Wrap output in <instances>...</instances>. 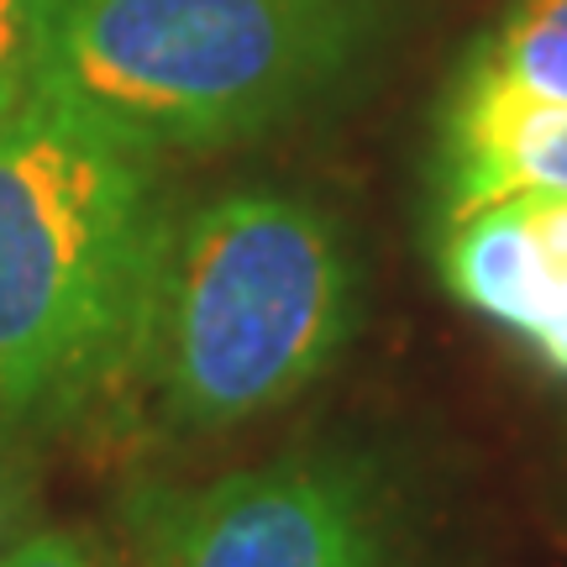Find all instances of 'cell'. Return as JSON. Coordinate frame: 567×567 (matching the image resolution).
I'll return each mask as SVG.
<instances>
[{"instance_id": "1", "label": "cell", "mask_w": 567, "mask_h": 567, "mask_svg": "<svg viewBox=\"0 0 567 567\" xmlns=\"http://www.w3.org/2000/svg\"><path fill=\"white\" fill-rule=\"evenodd\" d=\"M168 231L153 147L53 84L0 111V425L59 431L137 379Z\"/></svg>"}, {"instance_id": "2", "label": "cell", "mask_w": 567, "mask_h": 567, "mask_svg": "<svg viewBox=\"0 0 567 567\" xmlns=\"http://www.w3.org/2000/svg\"><path fill=\"white\" fill-rule=\"evenodd\" d=\"M352 321L358 279L337 221L279 189H231L168 231L137 379L174 431L216 436L300 400Z\"/></svg>"}, {"instance_id": "3", "label": "cell", "mask_w": 567, "mask_h": 567, "mask_svg": "<svg viewBox=\"0 0 567 567\" xmlns=\"http://www.w3.org/2000/svg\"><path fill=\"white\" fill-rule=\"evenodd\" d=\"M352 42V0H53L38 84L153 153L221 147L310 101Z\"/></svg>"}, {"instance_id": "4", "label": "cell", "mask_w": 567, "mask_h": 567, "mask_svg": "<svg viewBox=\"0 0 567 567\" xmlns=\"http://www.w3.org/2000/svg\"><path fill=\"white\" fill-rule=\"evenodd\" d=\"M132 530L137 567H421L384 478L331 452L142 488Z\"/></svg>"}, {"instance_id": "5", "label": "cell", "mask_w": 567, "mask_h": 567, "mask_svg": "<svg viewBox=\"0 0 567 567\" xmlns=\"http://www.w3.org/2000/svg\"><path fill=\"white\" fill-rule=\"evenodd\" d=\"M442 284L567 379V200L505 195L446 216Z\"/></svg>"}, {"instance_id": "6", "label": "cell", "mask_w": 567, "mask_h": 567, "mask_svg": "<svg viewBox=\"0 0 567 567\" xmlns=\"http://www.w3.org/2000/svg\"><path fill=\"white\" fill-rule=\"evenodd\" d=\"M505 195L567 200V101H536L467 74L442 122L446 216Z\"/></svg>"}, {"instance_id": "7", "label": "cell", "mask_w": 567, "mask_h": 567, "mask_svg": "<svg viewBox=\"0 0 567 567\" xmlns=\"http://www.w3.org/2000/svg\"><path fill=\"white\" fill-rule=\"evenodd\" d=\"M467 74L536 101H567V0H509Z\"/></svg>"}, {"instance_id": "8", "label": "cell", "mask_w": 567, "mask_h": 567, "mask_svg": "<svg viewBox=\"0 0 567 567\" xmlns=\"http://www.w3.org/2000/svg\"><path fill=\"white\" fill-rule=\"evenodd\" d=\"M48 17H53V0H0V111L38 84Z\"/></svg>"}, {"instance_id": "9", "label": "cell", "mask_w": 567, "mask_h": 567, "mask_svg": "<svg viewBox=\"0 0 567 567\" xmlns=\"http://www.w3.org/2000/svg\"><path fill=\"white\" fill-rule=\"evenodd\" d=\"M0 567H122L101 536L80 526H32L17 547L0 557Z\"/></svg>"}, {"instance_id": "10", "label": "cell", "mask_w": 567, "mask_h": 567, "mask_svg": "<svg viewBox=\"0 0 567 567\" xmlns=\"http://www.w3.org/2000/svg\"><path fill=\"white\" fill-rule=\"evenodd\" d=\"M32 530V473L21 463L11 425H0V557Z\"/></svg>"}]
</instances>
